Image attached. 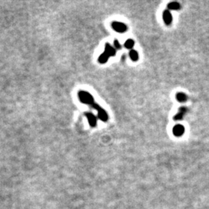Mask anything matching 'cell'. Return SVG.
<instances>
[{
  "label": "cell",
  "instance_id": "ba28073f",
  "mask_svg": "<svg viewBox=\"0 0 209 209\" xmlns=\"http://www.w3.org/2000/svg\"><path fill=\"white\" fill-rule=\"evenodd\" d=\"M167 8L170 10H178L181 9V5L177 2H172L168 4Z\"/></svg>",
  "mask_w": 209,
  "mask_h": 209
},
{
  "label": "cell",
  "instance_id": "30bf717a",
  "mask_svg": "<svg viewBox=\"0 0 209 209\" xmlns=\"http://www.w3.org/2000/svg\"><path fill=\"white\" fill-rule=\"evenodd\" d=\"M176 97H177V100L178 102H185L187 99V96L184 93H183V92L178 93Z\"/></svg>",
  "mask_w": 209,
  "mask_h": 209
},
{
  "label": "cell",
  "instance_id": "7c38bea8",
  "mask_svg": "<svg viewBox=\"0 0 209 209\" xmlns=\"http://www.w3.org/2000/svg\"><path fill=\"white\" fill-rule=\"evenodd\" d=\"M108 58H109V56L107 55V54L104 52L103 54H102L101 55L99 56V62L101 63H105V62H107V60H108Z\"/></svg>",
  "mask_w": 209,
  "mask_h": 209
},
{
  "label": "cell",
  "instance_id": "6da1fadb",
  "mask_svg": "<svg viewBox=\"0 0 209 209\" xmlns=\"http://www.w3.org/2000/svg\"><path fill=\"white\" fill-rule=\"evenodd\" d=\"M78 98L81 102L84 103V104L92 105L95 103L92 95L85 91H80L78 92Z\"/></svg>",
  "mask_w": 209,
  "mask_h": 209
},
{
  "label": "cell",
  "instance_id": "8fae6325",
  "mask_svg": "<svg viewBox=\"0 0 209 209\" xmlns=\"http://www.w3.org/2000/svg\"><path fill=\"white\" fill-rule=\"evenodd\" d=\"M129 57H130L131 60L133 61H136L139 59V54L138 52L135 50H131L129 52Z\"/></svg>",
  "mask_w": 209,
  "mask_h": 209
},
{
  "label": "cell",
  "instance_id": "8992f818",
  "mask_svg": "<svg viewBox=\"0 0 209 209\" xmlns=\"http://www.w3.org/2000/svg\"><path fill=\"white\" fill-rule=\"evenodd\" d=\"M86 116H87L88 121V122H89V125L92 127L96 126V124H97V119H96V117H95L92 113H91V112L86 113Z\"/></svg>",
  "mask_w": 209,
  "mask_h": 209
},
{
  "label": "cell",
  "instance_id": "4fadbf2b",
  "mask_svg": "<svg viewBox=\"0 0 209 209\" xmlns=\"http://www.w3.org/2000/svg\"><path fill=\"white\" fill-rule=\"evenodd\" d=\"M133 46H134V41L132 39L127 40L125 42V47L127 49H132Z\"/></svg>",
  "mask_w": 209,
  "mask_h": 209
},
{
  "label": "cell",
  "instance_id": "5b68a950",
  "mask_svg": "<svg viewBox=\"0 0 209 209\" xmlns=\"http://www.w3.org/2000/svg\"><path fill=\"white\" fill-rule=\"evenodd\" d=\"M163 21L166 25H170L173 20V17H172V14L169 10H165L163 13Z\"/></svg>",
  "mask_w": 209,
  "mask_h": 209
},
{
  "label": "cell",
  "instance_id": "52a82bcc",
  "mask_svg": "<svg viewBox=\"0 0 209 209\" xmlns=\"http://www.w3.org/2000/svg\"><path fill=\"white\" fill-rule=\"evenodd\" d=\"M104 52L107 55H108V56H109V57H110L115 56V55H116V50H115V49L113 48V47H112V46H111V45L108 43L105 44V47H104Z\"/></svg>",
  "mask_w": 209,
  "mask_h": 209
},
{
  "label": "cell",
  "instance_id": "3957f363",
  "mask_svg": "<svg viewBox=\"0 0 209 209\" xmlns=\"http://www.w3.org/2000/svg\"><path fill=\"white\" fill-rule=\"evenodd\" d=\"M112 27L118 33H125L127 30L126 25L124 24L123 22H113L112 23Z\"/></svg>",
  "mask_w": 209,
  "mask_h": 209
},
{
  "label": "cell",
  "instance_id": "5bb4252c",
  "mask_svg": "<svg viewBox=\"0 0 209 209\" xmlns=\"http://www.w3.org/2000/svg\"><path fill=\"white\" fill-rule=\"evenodd\" d=\"M114 45H115V47H116L117 49H120L121 48V45L119 44V43L118 42V40H115V42H114Z\"/></svg>",
  "mask_w": 209,
  "mask_h": 209
},
{
  "label": "cell",
  "instance_id": "277c9868",
  "mask_svg": "<svg viewBox=\"0 0 209 209\" xmlns=\"http://www.w3.org/2000/svg\"><path fill=\"white\" fill-rule=\"evenodd\" d=\"M185 129L182 125H176L173 128V133L175 136H181L184 133Z\"/></svg>",
  "mask_w": 209,
  "mask_h": 209
},
{
  "label": "cell",
  "instance_id": "9c48e42d",
  "mask_svg": "<svg viewBox=\"0 0 209 209\" xmlns=\"http://www.w3.org/2000/svg\"><path fill=\"white\" fill-rule=\"evenodd\" d=\"M185 113H186V108H181V109H180L179 112H178V114L176 115L175 116H174V120H180V119H182L184 117V116L185 115Z\"/></svg>",
  "mask_w": 209,
  "mask_h": 209
},
{
  "label": "cell",
  "instance_id": "7a4b0ae2",
  "mask_svg": "<svg viewBox=\"0 0 209 209\" xmlns=\"http://www.w3.org/2000/svg\"><path fill=\"white\" fill-rule=\"evenodd\" d=\"M91 106H92L94 108H95V109L98 111V116H99V118L102 120V121L103 122L108 121V114H107L106 112H105L102 108H101V107L99 106L98 104H96V103H94V104H92Z\"/></svg>",
  "mask_w": 209,
  "mask_h": 209
}]
</instances>
